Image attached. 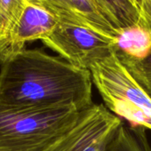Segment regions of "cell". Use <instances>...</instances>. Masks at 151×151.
<instances>
[{
	"label": "cell",
	"instance_id": "1",
	"mask_svg": "<svg viewBox=\"0 0 151 151\" xmlns=\"http://www.w3.org/2000/svg\"><path fill=\"white\" fill-rule=\"evenodd\" d=\"M89 69L76 67L40 49H23L1 62L0 106L9 109L74 107L94 103Z\"/></svg>",
	"mask_w": 151,
	"mask_h": 151
},
{
	"label": "cell",
	"instance_id": "2",
	"mask_svg": "<svg viewBox=\"0 0 151 151\" xmlns=\"http://www.w3.org/2000/svg\"><path fill=\"white\" fill-rule=\"evenodd\" d=\"M81 114L74 107L17 109L0 106V151H54Z\"/></svg>",
	"mask_w": 151,
	"mask_h": 151
},
{
	"label": "cell",
	"instance_id": "3",
	"mask_svg": "<svg viewBox=\"0 0 151 151\" xmlns=\"http://www.w3.org/2000/svg\"><path fill=\"white\" fill-rule=\"evenodd\" d=\"M93 83L106 108L132 126L151 130V98L115 52L91 68Z\"/></svg>",
	"mask_w": 151,
	"mask_h": 151
},
{
	"label": "cell",
	"instance_id": "4",
	"mask_svg": "<svg viewBox=\"0 0 151 151\" xmlns=\"http://www.w3.org/2000/svg\"><path fill=\"white\" fill-rule=\"evenodd\" d=\"M41 41L68 63L85 69L116 52L113 39L89 27L62 21Z\"/></svg>",
	"mask_w": 151,
	"mask_h": 151
},
{
	"label": "cell",
	"instance_id": "5",
	"mask_svg": "<svg viewBox=\"0 0 151 151\" xmlns=\"http://www.w3.org/2000/svg\"><path fill=\"white\" fill-rule=\"evenodd\" d=\"M122 124L104 105L93 104L82 111L78 124L54 151H107Z\"/></svg>",
	"mask_w": 151,
	"mask_h": 151
},
{
	"label": "cell",
	"instance_id": "6",
	"mask_svg": "<svg viewBox=\"0 0 151 151\" xmlns=\"http://www.w3.org/2000/svg\"><path fill=\"white\" fill-rule=\"evenodd\" d=\"M58 22V18L45 7L27 3L4 44V60L25 49L26 43L43 40L48 37Z\"/></svg>",
	"mask_w": 151,
	"mask_h": 151
},
{
	"label": "cell",
	"instance_id": "7",
	"mask_svg": "<svg viewBox=\"0 0 151 151\" xmlns=\"http://www.w3.org/2000/svg\"><path fill=\"white\" fill-rule=\"evenodd\" d=\"M59 21L89 27L116 41L117 33L93 0H42Z\"/></svg>",
	"mask_w": 151,
	"mask_h": 151
},
{
	"label": "cell",
	"instance_id": "8",
	"mask_svg": "<svg viewBox=\"0 0 151 151\" xmlns=\"http://www.w3.org/2000/svg\"><path fill=\"white\" fill-rule=\"evenodd\" d=\"M119 57L142 60L151 52V28L137 25L122 29L115 41Z\"/></svg>",
	"mask_w": 151,
	"mask_h": 151
},
{
	"label": "cell",
	"instance_id": "9",
	"mask_svg": "<svg viewBox=\"0 0 151 151\" xmlns=\"http://www.w3.org/2000/svg\"><path fill=\"white\" fill-rule=\"evenodd\" d=\"M93 1L115 28L117 36L122 29L129 27L137 25L148 27L140 12L130 0H93Z\"/></svg>",
	"mask_w": 151,
	"mask_h": 151
},
{
	"label": "cell",
	"instance_id": "10",
	"mask_svg": "<svg viewBox=\"0 0 151 151\" xmlns=\"http://www.w3.org/2000/svg\"><path fill=\"white\" fill-rule=\"evenodd\" d=\"M107 151H151L146 129L124 123L109 142Z\"/></svg>",
	"mask_w": 151,
	"mask_h": 151
},
{
	"label": "cell",
	"instance_id": "11",
	"mask_svg": "<svg viewBox=\"0 0 151 151\" xmlns=\"http://www.w3.org/2000/svg\"><path fill=\"white\" fill-rule=\"evenodd\" d=\"M26 4L25 0H0V49L3 56V46L9 31Z\"/></svg>",
	"mask_w": 151,
	"mask_h": 151
},
{
	"label": "cell",
	"instance_id": "12",
	"mask_svg": "<svg viewBox=\"0 0 151 151\" xmlns=\"http://www.w3.org/2000/svg\"><path fill=\"white\" fill-rule=\"evenodd\" d=\"M119 59L151 98V52L142 60H132L124 57H119Z\"/></svg>",
	"mask_w": 151,
	"mask_h": 151
},
{
	"label": "cell",
	"instance_id": "13",
	"mask_svg": "<svg viewBox=\"0 0 151 151\" xmlns=\"http://www.w3.org/2000/svg\"><path fill=\"white\" fill-rule=\"evenodd\" d=\"M142 16L146 24L151 28V0H144L143 1Z\"/></svg>",
	"mask_w": 151,
	"mask_h": 151
},
{
	"label": "cell",
	"instance_id": "14",
	"mask_svg": "<svg viewBox=\"0 0 151 151\" xmlns=\"http://www.w3.org/2000/svg\"><path fill=\"white\" fill-rule=\"evenodd\" d=\"M130 1L138 8V10L140 12L142 15V11H143V1L144 0H130ZM143 17V16H142Z\"/></svg>",
	"mask_w": 151,
	"mask_h": 151
},
{
	"label": "cell",
	"instance_id": "15",
	"mask_svg": "<svg viewBox=\"0 0 151 151\" xmlns=\"http://www.w3.org/2000/svg\"><path fill=\"white\" fill-rule=\"evenodd\" d=\"M25 2L30 5H35V6H43V2L42 0H25Z\"/></svg>",
	"mask_w": 151,
	"mask_h": 151
},
{
	"label": "cell",
	"instance_id": "16",
	"mask_svg": "<svg viewBox=\"0 0 151 151\" xmlns=\"http://www.w3.org/2000/svg\"><path fill=\"white\" fill-rule=\"evenodd\" d=\"M4 60V56H3V53L1 52V49H0V62Z\"/></svg>",
	"mask_w": 151,
	"mask_h": 151
}]
</instances>
